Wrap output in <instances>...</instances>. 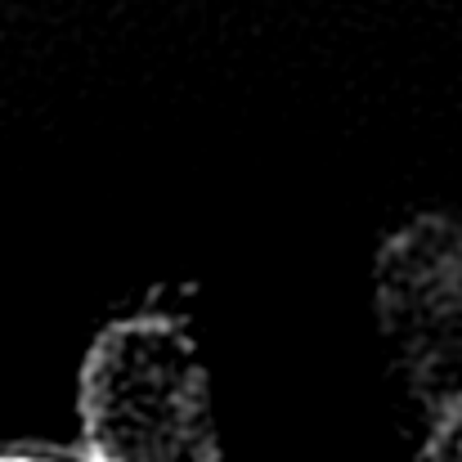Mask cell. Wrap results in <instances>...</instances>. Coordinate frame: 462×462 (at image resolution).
<instances>
[{
  "instance_id": "cell-2",
  "label": "cell",
  "mask_w": 462,
  "mask_h": 462,
  "mask_svg": "<svg viewBox=\"0 0 462 462\" xmlns=\"http://www.w3.org/2000/svg\"><path fill=\"white\" fill-rule=\"evenodd\" d=\"M377 310L431 445L454 440L462 431V238L445 220H418L386 243Z\"/></svg>"
},
{
  "instance_id": "cell-3",
  "label": "cell",
  "mask_w": 462,
  "mask_h": 462,
  "mask_svg": "<svg viewBox=\"0 0 462 462\" xmlns=\"http://www.w3.org/2000/svg\"><path fill=\"white\" fill-rule=\"evenodd\" d=\"M0 462H59V458H27V454H0Z\"/></svg>"
},
{
  "instance_id": "cell-1",
  "label": "cell",
  "mask_w": 462,
  "mask_h": 462,
  "mask_svg": "<svg viewBox=\"0 0 462 462\" xmlns=\"http://www.w3.org/2000/svg\"><path fill=\"white\" fill-rule=\"evenodd\" d=\"M81 422L95 462H220L198 346L166 314L122 319L95 341Z\"/></svg>"
}]
</instances>
